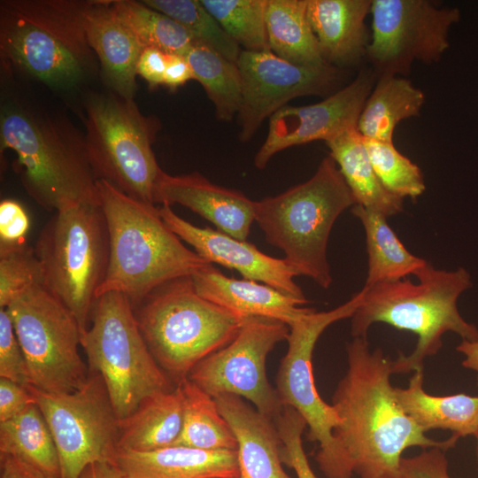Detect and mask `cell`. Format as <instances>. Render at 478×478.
<instances>
[{"instance_id":"cell-1","label":"cell","mask_w":478,"mask_h":478,"mask_svg":"<svg viewBox=\"0 0 478 478\" xmlns=\"http://www.w3.org/2000/svg\"><path fill=\"white\" fill-rule=\"evenodd\" d=\"M348 368L332 397L339 425L334 435L359 478H400L403 452L412 447L447 451L458 439L429 438L403 411L390 382L392 360L367 337L347 343Z\"/></svg>"},{"instance_id":"cell-2","label":"cell","mask_w":478,"mask_h":478,"mask_svg":"<svg viewBox=\"0 0 478 478\" xmlns=\"http://www.w3.org/2000/svg\"><path fill=\"white\" fill-rule=\"evenodd\" d=\"M408 280L382 281L363 287V297L351 319L353 337H367L369 328L378 322L417 335L414 350L392 360L393 374L424 368V360L436 355L447 332L462 340L478 341V328L460 315L457 302L471 288V277L463 267L454 271L436 269L428 262Z\"/></svg>"},{"instance_id":"cell-3","label":"cell","mask_w":478,"mask_h":478,"mask_svg":"<svg viewBox=\"0 0 478 478\" xmlns=\"http://www.w3.org/2000/svg\"><path fill=\"white\" fill-rule=\"evenodd\" d=\"M96 187L110 243L108 270L97 297L116 291L135 306L161 284L212 265L182 243L155 204L132 198L103 180H96Z\"/></svg>"},{"instance_id":"cell-4","label":"cell","mask_w":478,"mask_h":478,"mask_svg":"<svg viewBox=\"0 0 478 478\" xmlns=\"http://www.w3.org/2000/svg\"><path fill=\"white\" fill-rule=\"evenodd\" d=\"M0 136L1 151H14L22 186L42 208L56 212L100 204L84 135L67 121L8 104L1 110Z\"/></svg>"},{"instance_id":"cell-5","label":"cell","mask_w":478,"mask_h":478,"mask_svg":"<svg viewBox=\"0 0 478 478\" xmlns=\"http://www.w3.org/2000/svg\"><path fill=\"white\" fill-rule=\"evenodd\" d=\"M355 198L335 161L328 156L306 181L255 201V221L281 249L296 275L328 289L333 282L327 247L335 221Z\"/></svg>"},{"instance_id":"cell-6","label":"cell","mask_w":478,"mask_h":478,"mask_svg":"<svg viewBox=\"0 0 478 478\" xmlns=\"http://www.w3.org/2000/svg\"><path fill=\"white\" fill-rule=\"evenodd\" d=\"M133 308L150 351L176 385L228 344L248 318L202 297L191 276L161 284Z\"/></svg>"},{"instance_id":"cell-7","label":"cell","mask_w":478,"mask_h":478,"mask_svg":"<svg viewBox=\"0 0 478 478\" xmlns=\"http://www.w3.org/2000/svg\"><path fill=\"white\" fill-rule=\"evenodd\" d=\"M87 1L9 0L1 4L2 55L54 88L80 82L91 50L84 27Z\"/></svg>"},{"instance_id":"cell-8","label":"cell","mask_w":478,"mask_h":478,"mask_svg":"<svg viewBox=\"0 0 478 478\" xmlns=\"http://www.w3.org/2000/svg\"><path fill=\"white\" fill-rule=\"evenodd\" d=\"M35 251L44 288L73 313L83 334L109 265V232L100 204L54 212L42 227Z\"/></svg>"},{"instance_id":"cell-9","label":"cell","mask_w":478,"mask_h":478,"mask_svg":"<svg viewBox=\"0 0 478 478\" xmlns=\"http://www.w3.org/2000/svg\"><path fill=\"white\" fill-rule=\"evenodd\" d=\"M81 345L89 372L102 377L120 421L145 399L173 389L143 337L132 304L120 292L97 297Z\"/></svg>"},{"instance_id":"cell-10","label":"cell","mask_w":478,"mask_h":478,"mask_svg":"<svg viewBox=\"0 0 478 478\" xmlns=\"http://www.w3.org/2000/svg\"><path fill=\"white\" fill-rule=\"evenodd\" d=\"M157 127L133 99L117 94L91 96L86 104L84 140L96 179L155 204V187L163 172L152 150Z\"/></svg>"},{"instance_id":"cell-11","label":"cell","mask_w":478,"mask_h":478,"mask_svg":"<svg viewBox=\"0 0 478 478\" xmlns=\"http://www.w3.org/2000/svg\"><path fill=\"white\" fill-rule=\"evenodd\" d=\"M363 292L341 305L312 312L289 326L288 350L276 377V392L283 407L296 410L308 427L307 438L319 443L315 460L327 478H351L350 459L334 435L340 423L334 406L327 404L315 386L312 353L321 334L333 323L351 318L359 306Z\"/></svg>"},{"instance_id":"cell-12","label":"cell","mask_w":478,"mask_h":478,"mask_svg":"<svg viewBox=\"0 0 478 478\" xmlns=\"http://www.w3.org/2000/svg\"><path fill=\"white\" fill-rule=\"evenodd\" d=\"M6 310L26 358L30 386L64 394L86 382L89 374L79 353V323L43 285L25 291Z\"/></svg>"},{"instance_id":"cell-13","label":"cell","mask_w":478,"mask_h":478,"mask_svg":"<svg viewBox=\"0 0 478 478\" xmlns=\"http://www.w3.org/2000/svg\"><path fill=\"white\" fill-rule=\"evenodd\" d=\"M27 388L54 438L60 478H78L90 464L115 461L120 420L98 374L89 373L86 382L69 393L49 394Z\"/></svg>"},{"instance_id":"cell-14","label":"cell","mask_w":478,"mask_h":478,"mask_svg":"<svg viewBox=\"0 0 478 478\" xmlns=\"http://www.w3.org/2000/svg\"><path fill=\"white\" fill-rule=\"evenodd\" d=\"M372 33L366 60L376 78L406 75L412 65L438 62L450 47L459 8L428 0H371Z\"/></svg>"},{"instance_id":"cell-15","label":"cell","mask_w":478,"mask_h":478,"mask_svg":"<svg viewBox=\"0 0 478 478\" xmlns=\"http://www.w3.org/2000/svg\"><path fill=\"white\" fill-rule=\"evenodd\" d=\"M289 334V326L282 321L248 317L236 336L198 362L188 379L214 398L225 394L245 398L274 420L283 406L268 382L266 362L269 352Z\"/></svg>"},{"instance_id":"cell-16","label":"cell","mask_w":478,"mask_h":478,"mask_svg":"<svg viewBox=\"0 0 478 478\" xmlns=\"http://www.w3.org/2000/svg\"><path fill=\"white\" fill-rule=\"evenodd\" d=\"M243 97L237 114L238 139L250 141L262 123L290 100L307 96H330L343 81V69L328 64L301 66L271 50H242L236 62Z\"/></svg>"},{"instance_id":"cell-17","label":"cell","mask_w":478,"mask_h":478,"mask_svg":"<svg viewBox=\"0 0 478 478\" xmlns=\"http://www.w3.org/2000/svg\"><path fill=\"white\" fill-rule=\"evenodd\" d=\"M376 80L371 67L362 68L351 82L319 103L280 109L269 120L267 135L254 158L255 166L265 168L276 153L289 147L327 142L357 127Z\"/></svg>"},{"instance_id":"cell-18","label":"cell","mask_w":478,"mask_h":478,"mask_svg":"<svg viewBox=\"0 0 478 478\" xmlns=\"http://www.w3.org/2000/svg\"><path fill=\"white\" fill-rule=\"evenodd\" d=\"M158 211L167 227L202 258L235 269L243 279L262 281L288 296L307 301L294 281L296 274L284 259L270 257L254 244L218 229L197 227L177 215L170 205L161 204Z\"/></svg>"},{"instance_id":"cell-19","label":"cell","mask_w":478,"mask_h":478,"mask_svg":"<svg viewBox=\"0 0 478 478\" xmlns=\"http://www.w3.org/2000/svg\"><path fill=\"white\" fill-rule=\"evenodd\" d=\"M154 204L185 206L219 231L242 241H246L255 221V201L211 182L197 172L170 175L163 171L155 187Z\"/></svg>"},{"instance_id":"cell-20","label":"cell","mask_w":478,"mask_h":478,"mask_svg":"<svg viewBox=\"0 0 478 478\" xmlns=\"http://www.w3.org/2000/svg\"><path fill=\"white\" fill-rule=\"evenodd\" d=\"M191 277L202 297L243 317L271 318L290 326L315 311L303 306L308 301L288 296L266 284L227 277L213 264Z\"/></svg>"},{"instance_id":"cell-21","label":"cell","mask_w":478,"mask_h":478,"mask_svg":"<svg viewBox=\"0 0 478 478\" xmlns=\"http://www.w3.org/2000/svg\"><path fill=\"white\" fill-rule=\"evenodd\" d=\"M370 9L371 0H307L308 19L327 64L343 69L366 58Z\"/></svg>"},{"instance_id":"cell-22","label":"cell","mask_w":478,"mask_h":478,"mask_svg":"<svg viewBox=\"0 0 478 478\" xmlns=\"http://www.w3.org/2000/svg\"><path fill=\"white\" fill-rule=\"evenodd\" d=\"M84 27L105 81L117 95L133 99L136 66L143 48L117 16L112 1H87Z\"/></svg>"},{"instance_id":"cell-23","label":"cell","mask_w":478,"mask_h":478,"mask_svg":"<svg viewBox=\"0 0 478 478\" xmlns=\"http://www.w3.org/2000/svg\"><path fill=\"white\" fill-rule=\"evenodd\" d=\"M215 400L237 441V478H291L281 465V441L274 420L238 396L225 394Z\"/></svg>"},{"instance_id":"cell-24","label":"cell","mask_w":478,"mask_h":478,"mask_svg":"<svg viewBox=\"0 0 478 478\" xmlns=\"http://www.w3.org/2000/svg\"><path fill=\"white\" fill-rule=\"evenodd\" d=\"M116 463L129 478H237L236 451L182 445L150 451H119Z\"/></svg>"},{"instance_id":"cell-25","label":"cell","mask_w":478,"mask_h":478,"mask_svg":"<svg viewBox=\"0 0 478 478\" xmlns=\"http://www.w3.org/2000/svg\"><path fill=\"white\" fill-rule=\"evenodd\" d=\"M424 368L413 371L406 388L394 391L403 411L425 433L432 429L451 432L456 439L478 434V396L464 393L435 396L423 389Z\"/></svg>"},{"instance_id":"cell-26","label":"cell","mask_w":478,"mask_h":478,"mask_svg":"<svg viewBox=\"0 0 478 478\" xmlns=\"http://www.w3.org/2000/svg\"><path fill=\"white\" fill-rule=\"evenodd\" d=\"M182 420V394L176 385L145 399L120 421L119 451H150L174 445Z\"/></svg>"},{"instance_id":"cell-27","label":"cell","mask_w":478,"mask_h":478,"mask_svg":"<svg viewBox=\"0 0 478 478\" xmlns=\"http://www.w3.org/2000/svg\"><path fill=\"white\" fill-rule=\"evenodd\" d=\"M325 143L356 204L380 212L387 218L404 211V199L389 192L376 175L358 127Z\"/></svg>"},{"instance_id":"cell-28","label":"cell","mask_w":478,"mask_h":478,"mask_svg":"<svg viewBox=\"0 0 478 478\" xmlns=\"http://www.w3.org/2000/svg\"><path fill=\"white\" fill-rule=\"evenodd\" d=\"M425 95L411 81L396 75L377 78L359 116L358 130L366 139L393 142L397 124L419 116Z\"/></svg>"},{"instance_id":"cell-29","label":"cell","mask_w":478,"mask_h":478,"mask_svg":"<svg viewBox=\"0 0 478 478\" xmlns=\"http://www.w3.org/2000/svg\"><path fill=\"white\" fill-rule=\"evenodd\" d=\"M266 32L270 50L301 66L326 65L307 16V0H268Z\"/></svg>"},{"instance_id":"cell-30","label":"cell","mask_w":478,"mask_h":478,"mask_svg":"<svg viewBox=\"0 0 478 478\" xmlns=\"http://www.w3.org/2000/svg\"><path fill=\"white\" fill-rule=\"evenodd\" d=\"M351 212L361 221L366 234L368 268L364 287L403 280L428 263L407 251L386 216L358 204L352 206Z\"/></svg>"},{"instance_id":"cell-31","label":"cell","mask_w":478,"mask_h":478,"mask_svg":"<svg viewBox=\"0 0 478 478\" xmlns=\"http://www.w3.org/2000/svg\"><path fill=\"white\" fill-rule=\"evenodd\" d=\"M183 399V420L174 445L204 451H236L237 441L214 397L188 378L177 384Z\"/></svg>"},{"instance_id":"cell-32","label":"cell","mask_w":478,"mask_h":478,"mask_svg":"<svg viewBox=\"0 0 478 478\" xmlns=\"http://www.w3.org/2000/svg\"><path fill=\"white\" fill-rule=\"evenodd\" d=\"M0 454L16 457L53 478H60L54 438L36 403L0 422Z\"/></svg>"},{"instance_id":"cell-33","label":"cell","mask_w":478,"mask_h":478,"mask_svg":"<svg viewBox=\"0 0 478 478\" xmlns=\"http://www.w3.org/2000/svg\"><path fill=\"white\" fill-rule=\"evenodd\" d=\"M195 80L204 89L213 104L219 120L230 121L237 116L243 97L240 70L212 48L195 42L185 55Z\"/></svg>"},{"instance_id":"cell-34","label":"cell","mask_w":478,"mask_h":478,"mask_svg":"<svg viewBox=\"0 0 478 478\" xmlns=\"http://www.w3.org/2000/svg\"><path fill=\"white\" fill-rule=\"evenodd\" d=\"M112 6L143 49L151 47L169 55L185 56L195 42L181 25L142 1L114 0Z\"/></svg>"},{"instance_id":"cell-35","label":"cell","mask_w":478,"mask_h":478,"mask_svg":"<svg viewBox=\"0 0 478 478\" xmlns=\"http://www.w3.org/2000/svg\"><path fill=\"white\" fill-rule=\"evenodd\" d=\"M224 31L247 51L270 50L266 32L268 0H201Z\"/></svg>"},{"instance_id":"cell-36","label":"cell","mask_w":478,"mask_h":478,"mask_svg":"<svg viewBox=\"0 0 478 478\" xmlns=\"http://www.w3.org/2000/svg\"><path fill=\"white\" fill-rule=\"evenodd\" d=\"M147 6L181 25L195 42L204 43L228 60L236 63L241 47L224 31L203 5L201 0H143Z\"/></svg>"},{"instance_id":"cell-37","label":"cell","mask_w":478,"mask_h":478,"mask_svg":"<svg viewBox=\"0 0 478 478\" xmlns=\"http://www.w3.org/2000/svg\"><path fill=\"white\" fill-rule=\"evenodd\" d=\"M373 168L384 188L402 199H417L426 189L420 167L400 153L393 142L363 137Z\"/></svg>"},{"instance_id":"cell-38","label":"cell","mask_w":478,"mask_h":478,"mask_svg":"<svg viewBox=\"0 0 478 478\" xmlns=\"http://www.w3.org/2000/svg\"><path fill=\"white\" fill-rule=\"evenodd\" d=\"M38 285H43V273L35 248H0V308Z\"/></svg>"},{"instance_id":"cell-39","label":"cell","mask_w":478,"mask_h":478,"mask_svg":"<svg viewBox=\"0 0 478 478\" xmlns=\"http://www.w3.org/2000/svg\"><path fill=\"white\" fill-rule=\"evenodd\" d=\"M274 422L281 441L282 463L293 468L297 478H318L303 447L302 435L306 428L304 418L293 408L283 407Z\"/></svg>"},{"instance_id":"cell-40","label":"cell","mask_w":478,"mask_h":478,"mask_svg":"<svg viewBox=\"0 0 478 478\" xmlns=\"http://www.w3.org/2000/svg\"><path fill=\"white\" fill-rule=\"evenodd\" d=\"M0 377L29 386L26 358L6 308H0Z\"/></svg>"},{"instance_id":"cell-41","label":"cell","mask_w":478,"mask_h":478,"mask_svg":"<svg viewBox=\"0 0 478 478\" xmlns=\"http://www.w3.org/2000/svg\"><path fill=\"white\" fill-rule=\"evenodd\" d=\"M30 226L29 217L24 207L12 199L0 203V248H12L27 243Z\"/></svg>"},{"instance_id":"cell-42","label":"cell","mask_w":478,"mask_h":478,"mask_svg":"<svg viewBox=\"0 0 478 478\" xmlns=\"http://www.w3.org/2000/svg\"><path fill=\"white\" fill-rule=\"evenodd\" d=\"M445 452L440 448H429L415 456L403 457L400 478H451Z\"/></svg>"},{"instance_id":"cell-43","label":"cell","mask_w":478,"mask_h":478,"mask_svg":"<svg viewBox=\"0 0 478 478\" xmlns=\"http://www.w3.org/2000/svg\"><path fill=\"white\" fill-rule=\"evenodd\" d=\"M35 403L27 387L0 377V422L11 420Z\"/></svg>"},{"instance_id":"cell-44","label":"cell","mask_w":478,"mask_h":478,"mask_svg":"<svg viewBox=\"0 0 478 478\" xmlns=\"http://www.w3.org/2000/svg\"><path fill=\"white\" fill-rule=\"evenodd\" d=\"M167 64V54L156 48H144L139 57L136 73L142 76L151 88L164 83Z\"/></svg>"},{"instance_id":"cell-45","label":"cell","mask_w":478,"mask_h":478,"mask_svg":"<svg viewBox=\"0 0 478 478\" xmlns=\"http://www.w3.org/2000/svg\"><path fill=\"white\" fill-rule=\"evenodd\" d=\"M190 80H195V76L185 56L167 54L163 84L175 89Z\"/></svg>"},{"instance_id":"cell-46","label":"cell","mask_w":478,"mask_h":478,"mask_svg":"<svg viewBox=\"0 0 478 478\" xmlns=\"http://www.w3.org/2000/svg\"><path fill=\"white\" fill-rule=\"evenodd\" d=\"M0 478H53L33 465L16 457L0 454Z\"/></svg>"},{"instance_id":"cell-47","label":"cell","mask_w":478,"mask_h":478,"mask_svg":"<svg viewBox=\"0 0 478 478\" xmlns=\"http://www.w3.org/2000/svg\"><path fill=\"white\" fill-rule=\"evenodd\" d=\"M78 478H129L116 461H99L89 465Z\"/></svg>"},{"instance_id":"cell-48","label":"cell","mask_w":478,"mask_h":478,"mask_svg":"<svg viewBox=\"0 0 478 478\" xmlns=\"http://www.w3.org/2000/svg\"><path fill=\"white\" fill-rule=\"evenodd\" d=\"M456 350L464 356L462 366L477 374L478 384V341L462 340Z\"/></svg>"},{"instance_id":"cell-49","label":"cell","mask_w":478,"mask_h":478,"mask_svg":"<svg viewBox=\"0 0 478 478\" xmlns=\"http://www.w3.org/2000/svg\"><path fill=\"white\" fill-rule=\"evenodd\" d=\"M475 438H476V450H475V451H476V459H477V463H478V434L476 435Z\"/></svg>"}]
</instances>
